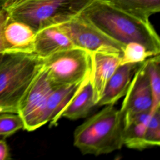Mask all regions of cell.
Segmentation results:
<instances>
[{
  "label": "cell",
  "mask_w": 160,
  "mask_h": 160,
  "mask_svg": "<svg viewBox=\"0 0 160 160\" xmlns=\"http://www.w3.org/2000/svg\"><path fill=\"white\" fill-rule=\"evenodd\" d=\"M79 15L123 46L136 42L154 56L160 54V39L149 20L126 12L106 0H92Z\"/></svg>",
  "instance_id": "cell-1"
},
{
  "label": "cell",
  "mask_w": 160,
  "mask_h": 160,
  "mask_svg": "<svg viewBox=\"0 0 160 160\" xmlns=\"http://www.w3.org/2000/svg\"><path fill=\"white\" fill-rule=\"evenodd\" d=\"M123 129L120 109L106 105L76 128L74 145L84 154H109L124 146Z\"/></svg>",
  "instance_id": "cell-2"
},
{
  "label": "cell",
  "mask_w": 160,
  "mask_h": 160,
  "mask_svg": "<svg viewBox=\"0 0 160 160\" xmlns=\"http://www.w3.org/2000/svg\"><path fill=\"white\" fill-rule=\"evenodd\" d=\"M42 65L43 59L34 53L3 54L0 61V114L18 113L22 99Z\"/></svg>",
  "instance_id": "cell-3"
},
{
  "label": "cell",
  "mask_w": 160,
  "mask_h": 160,
  "mask_svg": "<svg viewBox=\"0 0 160 160\" xmlns=\"http://www.w3.org/2000/svg\"><path fill=\"white\" fill-rule=\"evenodd\" d=\"M92 0H11L3 7L9 17L36 32L79 15Z\"/></svg>",
  "instance_id": "cell-4"
},
{
  "label": "cell",
  "mask_w": 160,
  "mask_h": 160,
  "mask_svg": "<svg viewBox=\"0 0 160 160\" xmlns=\"http://www.w3.org/2000/svg\"><path fill=\"white\" fill-rule=\"evenodd\" d=\"M42 59V69L54 88L82 82L91 75V53L78 48L59 51Z\"/></svg>",
  "instance_id": "cell-5"
},
{
  "label": "cell",
  "mask_w": 160,
  "mask_h": 160,
  "mask_svg": "<svg viewBox=\"0 0 160 160\" xmlns=\"http://www.w3.org/2000/svg\"><path fill=\"white\" fill-rule=\"evenodd\" d=\"M54 88L42 68L22 99L18 114L24 122V129L33 131L48 123V102Z\"/></svg>",
  "instance_id": "cell-6"
},
{
  "label": "cell",
  "mask_w": 160,
  "mask_h": 160,
  "mask_svg": "<svg viewBox=\"0 0 160 160\" xmlns=\"http://www.w3.org/2000/svg\"><path fill=\"white\" fill-rule=\"evenodd\" d=\"M59 26L76 48L90 53L109 52L122 54L124 46L109 38L79 15Z\"/></svg>",
  "instance_id": "cell-7"
},
{
  "label": "cell",
  "mask_w": 160,
  "mask_h": 160,
  "mask_svg": "<svg viewBox=\"0 0 160 160\" xmlns=\"http://www.w3.org/2000/svg\"><path fill=\"white\" fill-rule=\"evenodd\" d=\"M124 96L120 108L124 124L136 115L151 112L152 94L145 61L136 71Z\"/></svg>",
  "instance_id": "cell-8"
},
{
  "label": "cell",
  "mask_w": 160,
  "mask_h": 160,
  "mask_svg": "<svg viewBox=\"0 0 160 160\" xmlns=\"http://www.w3.org/2000/svg\"><path fill=\"white\" fill-rule=\"evenodd\" d=\"M36 32L27 24L9 16L0 31V54L33 53Z\"/></svg>",
  "instance_id": "cell-9"
},
{
  "label": "cell",
  "mask_w": 160,
  "mask_h": 160,
  "mask_svg": "<svg viewBox=\"0 0 160 160\" xmlns=\"http://www.w3.org/2000/svg\"><path fill=\"white\" fill-rule=\"evenodd\" d=\"M92 69L91 81L93 89L94 99L98 104L109 79L120 65L121 55L109 52L91 53Z\"/></svg>",
  "instance_id": "cell-10"
},
{
  "label": "cell",
  "mask_w": 160,
  "mask_h": 160,
  "mask_svg": "<svg viewBox=\"0 0 160 160\" xmlns=\"http://www.w3.org/2000/svg\"><path fill=\"white\" fill-rule=\"evenodd\" d=\"M72 48L75 46L59 24L45 27L36 32L33 53L42 59Z\"/></svg>",
  "instance_id": "cell-11"
},
{
  "label": "cell",
  "mask_w": 160,
  "mask_h": 160,
  "mask_svg": "<svg viewBox=\"0 0 160 160\" xmlns=\"http://www.w3.org/2000/svg\"><path fill=\"white\" fill-rule=\"evenodd\" d=\"M141 63L119 65L107 82L97 105H114L120 98L123 97L127 92L136 71Z\"/></svg>",
  "instance_id": "cell-12"
},
{
  "label": "cell",
  "mask_w": 160,
  "mask_h": 160,
  "mask_svg": "<svg viewBox=\"0 0 160 160\" xmlns=\"http://www.w3.org/2000/svg\"><path fill=\"white\" fill-rule=\"evenodd\" d=\"M96 104L94 99L91 75L85 80L83 85L64 108L61 114V118L77 120L85 118Z\"/></svg>",
  "instance_id": "cell-13"
},
{
  "label": "cell",
  "mask_w": 160,
  "mask_h": 160,
  "mask_svg": "<svg viewBox=\"0 0 160 160\" xmlns=\"http://www.w3.org/2000/svg\"><path fill=\"white\" fill-rule=\"evenodd\" d=\"M86 79L80 82L53 89L48 102V122H49L51 126H55L58 123V120L61 119L62 111L79 91Z\"/></svg>",
  "instance_id": "cell-14"
},
{
  "label": "cell",
  "mask_w": 160,
  "mask_h": 160,
  "mask_svg": "<svg viewBox=\"0 0 160 160\" xmlns=\"http://www.w3.org/2000/svg\"><path fill=\"white\" fill-rule=\"evenodd\" d=\"M149 116L150 112L139 114L124 124V146L137 150L148 149L145 137Z\"/></svg>",
  "instance_id": "cell-15"
},
{
  "label": "cell",
  "mask_w": 160,
  "mask_h": 160,
  "mask_svg": "<svg viewBox=\"0 0 160 160\" xmlns=\"http://www.w3.org/2000/svg\"><path fill=\"white\" fill-rule=\"evenodd\" d=\"M115 7L144 20L160 11V0H106Z\"/></svg>",
  "instance_id": "cell-16"
},
{
  "label": "cell",
  "mask_w": 160,
  "mask_h": 160,
  "mask_svg": "<svg viewBox=\"0 0 160 160\" xmlns=\"http://www.w3.org/2000/svg\"><path fill=\"white\" fill-rule=\"evenodd\" d=\"M146 70L152 94V107L150 112L160 109V57L151 56L146 61Z\"/></svg>",
  "instance_id": "cell-17"
},
{
  "label": "cell",
  "mask_w": 160,
  "mask_h": 160,
  "mask_svg": "<svg viewBox=\"0 0 160 160\" xmlns=\"http://www.w3.org/2000/svg\"><path fill=\"white\" fill-rule=\"evenodd\" d=\"M154 55L142 44L131 42L124 45L120 59V65L130 63H141Z\"/></svg>",
  "instance_id": "cell-18"
},
{
  "label": "cell",
  "mask_w": 160,
  "mask_h": 160,
  "mask_svg": "<svg viewBox=\"0 0 160 160\" xmlns=\"http://www.w3.org/2000/svg\"><path fill=\"white\" fill-rule=\"evenodd\" d=\"M145 141L147 148L159 146L160 144V109L150 112Z\"/></svg>",
  "instance_id": "cell-19"
},
{
  "label": "cell",
  "mask_w": 160,
  "mask_h": 160,
  "mask_svg": "<svg viewBox=\"0 0 160 160\" xmlns=\"http://www.w3.org/2000/svg\"><path fill=\"white\" fill-rule=\"evenodd\" d=\"M24 129V122L18 113H1L0 115V136H9Z\"/></svg>",
  "instance_id": "cell-20"
},
{
  "label": "cell",
  "mask_w": 160,
  "mask_h": 160,
  "mask_svg": "<svg viewBox=\"0 0 160 160\" xmlns=\"http://www.w3.org/2000/svg\"><path fill=\"white\" fill-rule=\"evenodd\" d=\"M9 153L8 145L5 141L0 140V160L9 159Z\"/></svg>",
  "instance_id": "cell-21"
},
{
  "label": "cell",
  "mask_w": 160,
  "mask_h": 160,
  "mask_svg": "<svg viewBox=\"0 0 160 160\" xmlns=\"http://www.w3.org/2000/svg\"><path fill=\"white\" fill-rule=\"evenodd\" d=\"M8 17H9V15H8V13L7 12V11L4 8L1 9H0V31L2 28V27L3 26V25L4 24V23L6 22V21H7ZM2 56H3V54H0V61H1Z\"/></svg>",
  "instance_id": "cell-22"
}]
</instances>
